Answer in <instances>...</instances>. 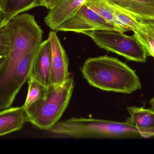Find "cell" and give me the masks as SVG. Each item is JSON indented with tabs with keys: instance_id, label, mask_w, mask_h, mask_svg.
Segmentation results:
<instances>
[{
	"instance_id": "cell-2",
	"label": "cell",
	"mask_w": 154,
	"mask_h": 154,
	"mask_svg": "<svg viewBox=\"0 0 154 154\" xmlns=\"http://www.w3.org/2000/svg\"><path fill=\"white\" fill-rule=\"evenodd\" d=\"M57 138H147L150 131L134 126L129 118L123 122L93 118H72L58 122L50 129Z\"/></svg>"
},
{
	"instance_id": "cell-7",
	"label": "cell",
	"mask_w": 154,
	"mask_h": 154,
	"mask_svg": "<svg viewBox=\"0 0 154 154\" xmlns=\"http://www.w3.org/2000/svg\"><path fill=\"white\" fill-rule=\"evenodd\" d=\"M37 48L26 55L20 62L4 91L0 93V110L11 107L17 94L29 79Z\"/></svg>"
},
{
	"instance_id": "cell-20",
	"label": "cell",
	"mask_w": 154,
	"mask_h": 154,
	"mask_svg": "<svg viewBox=\"0 0 154 154\" xmlns=\"http://www.w3.org/2000/svg\"><path fill=\"white\" fill-rule=\"evenodd\" d=\"M149 103L151 105V108L154 110V96L149 100Z\"/></svg>"
},
{
	"instance_id": "cell-6",
	"label": "cell",
	"mask_w": 154,
	"mask_h": 154,
	"mask_svg": "<svg viewBox=\"0 0 154 154\" xmlns=\"http://www.w3.org/2000/svg\"><path fill=\"white\" fill-rule=\"evenodd\" d=\"M100 30L116 29L85 3L72 17L61 24L56 31L84 34L88 31Z\"/></svg>"
},
{
	"instance_id": "cell-1",
	"label": "cell",
	"mask_w": 154,
	"mask_h": 154,
	"mask_svg": "<svg viewBox=\"0 0 154 154\" xmlns=\"http://www.w3.org/2000/svg\"><path fill=\"white\" fill-rule=\"evenodd\" d=\"M43 30L35 16L23 13L0 25V93L22 58L42 42Z\"/></svg>"
},
{
	"instance_id": "cell-8",
	"label": "cell",
	"mask_w": 154,
	"mask_h": 154,
	"mask_svg": "<svg viewBox=\"0 0 154 154\" xmlns=\"http://www.w3.org/2000/svg\"><path fill=\"white\" fill-rule=\"evenodd\" d=\"M52 52L51 85H59L69 78V59L55 31L48 35Z\"/></svg>"
},
{
	"instance_id": "cell-16",
	"label": "cell",
	"mask_w": 154,
	"mask_h": 154,
	"mask_svg": "<svg viewBox=\"0 0 154 154\" xmlns=\"http://www.w3.org/2000/svg\"><path fill=\"white\" fill-rule=\"evenodd\" d=\"M114 8V7H113ZM114 9V27L117 31L124 33L137 30L139 26V20L127 12L117 8Z\"/></svg>"
},
{
	"instance_id": "cell-14",
	"label": "cell",
	"mask_w": 154,
	"mask_h": 154,
	"mask_svg": "<svg viewBox=\"0 0 154 154\" xmlns=\"http://www.w3.org/2000/svg\"><path fill=\"white\" fill-rule=\"evenodd\" d=\"M131 121L134 126L151 132L154 136V110L137 106L127 108Z\"/></svg>"
},
{
	"instance_id": "cell-12",
	"label": "cell",
	"mask_w": 154,
	"mask_h": 154,
	"mask_svg": "<svg viewBox=\"0 0 154 154\" xmlns=\"http://www.w3.org/2000/svg\"><path fill=\"white\" fill-rule=\"evenodd\" d=\"M28 122L25 109L21 107H10L0 112V136L20 130Z\"/></svg>"
},
{
	"instance_id": "cell-5",
	"label": "cell",
	"mask_w": 154,
	"mask_h": 154,
	"mask_svg": "<svg viewBox=\"0 0 154 154\" xmlns=\"http://www.w3.org/2000/svg\"><path fill=\"white\" fill-rule=\"evenodd\" d=\"M83 34L90 37L100 48L129 61L144 63L149 56L145 47L134 35H127L114 30H92Z\"/></svg>"
},
{
	"instance_id": "cell-13",
	"label": "cell",
	"mask_w": 154,
	"mask_h": 154,
	"mask_svg": "<svg viewBox=\"0 0 154 154\" xmlns=\"http://www.w3.org/2000/svg\"><path fill=\"white\" fill-rule=\"evenodd\" d=\"M40 6L39 0H0V25L12 18Z\"/></svg>"
},
{
	"instance_id": "cell-15",
	"label": "cell",
	"mask_w": 154,
	"mask_h": 154,
	"mask_svg": "<svg viewBox=\"0 0 154 154\" xmlns=\"http://www.w3.org/2000/svg\"><path fill=\"white\" fill-rule=\"evenodd\" d=\"M139 20V26L133 35L145 47L149 56L154 58V20Z\"/></svg>"
},
{
	"instance_id": "cell-3",
	"label": "cell",
	"mask_w": 154,
	"mask_h": 154,
	"mask_svg": "<svg viewBox=\"0 0 154 154\" xmlns=\"http://www.w3.org/2000/svg\"><path fill=\"white\" fill-rule=\"evenodd\" d=\"M81 71L90 85L103 91L130 94L141 89L135 71L115 57H90L85 62Z\"/></svg>"
},
{
	"instance_id": "cell-9",
	"label": "cell",
	"mask_w": 154,
	"mask_h": 154,
	"mask_svg": "<svg viewBox=\"0 0 154 154\" xmlns=\"http://www.w3.org/2000/svg\"><path fill=\"white\" fill-rule=\"evenodd\" d=\"M52 52L49 39L42 41L37 52L29 77L47 86L51 85Z\"/></svg>"
},
{
	"instance_id": "cell-4",
	"label": "cell",
	"mask_w": 154,
	"mask_h": 154,
	"mask_svg": "<svg viewBox=\"0 0 154 154\" xmlns=\"http://www.w3.org/2000/svg\"><path fill=\"white\" fill-rule=\"evenodd\" d=\"M74 87L72 76L59 85H50L46 94L25 109L28 122L48 131L59 122L68 107Z\"/></svg>"
},
{
	"instance_id": "cell-19",
	"label": "cell",
	"mask_w": 154,
	"mask_h": 154,
	"mask_svg": "<svg viewBox=\"0 0 154 154\" xmlns=\"http://www.w3.org/2000/svg\"><path fill=\"white\" fill-rule=\"evenodd\" d=\"M63 0H39L40 6H43L49 11L57 7Z\"/></svg>"
},
{
	"instance_id": "cell-18",
	"label": "cell",
	"mask_w": 154,
	"mask_h": 154,
	"mask_svg": "<svg viewBox=\"0 0 154 154\" xmlns=\"http://www.w3.org/2000/svg\"><path fill=\"white\" fill-rule=\"evenodd\" d=\"M85 4L108 23L114 26V8L109 4L107 0H87Z\"/></svg>"
},
{
	"instance_id": "cell-11",
	"label": "cell",
	"mask_w": 154,
	"mask_h": 154,
	"mask_svg": "<svg viewBox=\"0 0 154 154\" xmlns=\"http://www.w3.org/2000/svg\"><path fill=\"white\" fill-rule=\"evenodd\" d=\"M109 4L138 20H154V0H107Z\"/></svg>"
},
{
	"instance_id": "cell-10",
	"label": "cell",
	"mask_w": 154,
	"mask_h": 154,
	"mask_svg": "<svg viewBox=\"0 0 154 154\" xmlns=\"http://www.w3.org/2000/svg\"><path fill=\"white\" fill-rule=\"evenodd\" d=\"M87 0H63L57 7L49 11L45 22L52 30L56 31L59 26L72 17Z\"/></svg>"
},
{
	"instance_id": "cell-17",
	"label": "cell",
	"mask_w": 154,
	"mask_h": 154,
	"mask_svg": "<svg viewBox=\"0 0 154 154\" xmlns=\"http://www.w3.org/2000/svg\"><path fill=\"white\" fill-rule=\"evenodd\" d=\"M48 86H45L33 77L28 79V88L26 99L22 107L26 109L34 103L44 97L48 91Z\"/></svg>"
}]
</instances>
